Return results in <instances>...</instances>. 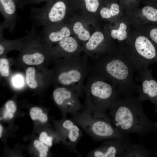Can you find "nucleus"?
I'll use <instances>...</instances> for the list:
<instances>
[{"mask_svg": "<svg viewBox=\"0 0 157 157\" xmlns=\"http://www.w3.org/2000/svg\"><path fill=\"white\" fill-rule=\"evenodd\" d=\"M138 97L131 95L117 100L109 109L108 115L115 127L122 134H137L143 137L156 133V122L146 115Z\"/></svg>", "mask_w": 157, "mask_h": 157, "instance_id": "1", "label": "nucleus"}, {"mask_svg": "<svg viewBox=\"0 0 157 157\" xmlns=\"http://www.w3.org/2000/svg\"><path fill=\"white\" fill-rule=\"evenodd\" d=\"M136 70L130 57L110 56L97 59L90 65L89 72L98 74L113 84L124 97L137 92L138 85L134 78Z\"/></svg>", "mask_w": 157, "mask_h": 157, "instance_id": "2", "label": "nucleus"}, {"mask_svg": "<svg viewBox=\"0 0 157 157\" xmlns=\"http://www.w3.org/2000/svg\"><path fill=\"white\" fill-rule=\"evenodd\" d=\"M53 64L52 83L55 86L70 88L81 96L84 79L89 72L87 58L75 56L56 60Z\"/></svg>", "mask_w": 157, "mask_h": 157, "instance_id": "3", "label": "nucleus"}, {"mask_svg": "<svg viewBox=\"0 0 157 157\" xmlns=\"http://www.w3.org/2000/svg\"><path fill=\"white\" fill-rule=\"evenodd\" d=\"M78 112L71 114L72 119L94 140L129 138L115 127L106 111H93L84 108L81 113Z\"/></svg>", "mask_w": 157, "mask_h": 157, "instance_id": "4", "label": "nucleus"}, {"mask_svg": "<svg viewBox=\"0 0 157 157\" xmlns=\"http://www.w3.org/2000/svg\"><path fill=\"white\" fill-rule=\"evenodd\" d=\"M83 91L85 96L84 108L93 111H106L120 98L113 84L95 74L88 76Z\"/></svg>", "mask_w": 157, "mask_h": 157, "instance_id": "5", "label": "nucleus"}, {"mask_svg": "<svg viewBox=\"0 0 157 157\" xmlns=\"http://www.w3.org/2000/svg\"><path fill=\"white\" fill-rule=\"evenodd\" d=\"M23 47L17 58L23 65L30 66H41L45 62H52L51 49L42 42L40 36L33 27L26 36Z\"/></svg>", "mask_w": 157, "mask_h": 157, "instance_id": "6", "label": "nucleus"}, {"mask_svg": "<svg viewBox=\"0 0 157 157\" xmlns=\"http://www.w3.org/2000/svg\"><path fill=\"white\" fill-rule=\"evenodd\" d=\"M156 46L145 37L140 36L136 39L134 48L138 56L131 61L137 71L157 63Z\"/></svg>", "mask_w": 157, "mask_h": 157, "instance_id": "7", "label": "nucleus"}, {"mask_svg": "<svg viewBox=\"0 0 157 157\" xmlns=\"http://www.w3.org/2000/svg\"><path fill=\"white\" fill-rule=\"evenodd\" d=\"M137 72L136 79L139 83L138 97L142 102L146 100L151 102L155 106L157 113V79L153 76L148 67Z\"/></svg>", "mask_w": 157, "mask_h": 157, "instance_id": "8", "label": "nucleus"}, {"mask_svg": "<svg viewBox=\"0 0 157 157\" xmlns=\"http://www.w3.org/2000/svg\"><path fill=\"white\" fill-rule=\"evenodd\" d=\"M78 94L71 88L63 86H55L53 97L55 103L66 113L78 111L82 106Z\"/></svg>", "mask_w": 157, "mask_h": 157, "instance_id": "9", "label": "nucleus"}, {"mask_svg": "<svg viewBox=\"0 0 157 157\" xmlns=\"http://www.w3.org/2000/svg\"><path fill=\"white\" fill-rule=\"evenodd\" d=\"M129 138L107 140L96 149L90 151L88 157H126Z\"/></svg>", "mask_w": 157, "mask_h": 157, "instance_id": "10", "label": "nucleus"}, {"mask_svg": "<svg viewBox=\"0 0 157 157\" xmlns=\"http://www.w3.org/2000/svg\"><path fill=\"white\" fill-rule=\"evenodd\" d=\"M35 66L27 67L25 70V80L27 86L32 90H36L40 87L48 86L52 83V70L46 71L39 69Z\"/></svg>", "mask_w": 157, "mask_h": 157, "instance_id": "11", "label": "nucleus"}, {"mask_svg": "<svg viewBox=\"0 0 157 157\" xmlns=\"http://www.w3.org/2000/svg\"><path fill=\"white\" fill-rule=\"evenodd\" d=\"M17 7L14 0H0V11L4 19L2 23L5 28L12 33L14 31L17 21Z\"/></svg>", "mask_w": 157, "mask_h": 157, "instance_id": "12", "label": "nucleus"}, {"mask_svg": "<svg viewBox=\"0 0 157 157\" xmlns=\"http://www.w3.org/2000/svg\"><path fill=\"white\" fill-rule=\"evenodd\" d=\"M62 127L69 149L72 152H76V146L82 135L81 130L78 125L71 119L64 120Z\"/></svg>", "mask_w": 157, "mask_h": 157, "instance_id": "13", "label": "nucleus"}, {"mask_svg": "<svg viewBox=\"0 0 157 157\" xmlns=\"http://www.w3.org/2000/svg\"><path fill=\"white\" fill-rule=\"evenodd\" d=\"M78 44L76 40L71 37H68L58 42L56 48H51L53 61L60 58L73 56L78 49Z\"/></svg>", "mask_w": 157, "mask_h": 157, "instance_id": "14", "label": "nucleus"}, {"mask_svg": "<svg viewBox=\"0 0 157 157\" xmlns=\"http://www.w3.org/2000/svg\"><path fill=\"white\" fill-rule=\"evenodd\" d=\"M70 34V30L67 26H62L56 30L51 26H49L43 27L42 35L40 36L44 44L51 49L52 43L59 42L69 37Z\"/></svg>", "mask_w": 157, "mask_h": 157, "instance_id": "15", "label": "nucleus"}, {"mask_svg": "<svg viewBox=\"0 0 157 157\" xmlns=\"http://www.w3.org/2000/svg\"><path fill=\"white\" fill-rule=\"evenodd\" d=\"M3 30V28L0 29V56L6 55L8 52L12 50L20 51L23 47L25 36L13 40L6 39L4 38Z\"/></svg>", "mask_w": 157, "mask_h": 157, "instance_id": "16", "label": "nucleus"}, {"mask_svg": "<svg viewBox=\"0 0 157 157\" xmlns=\"http://www.w3.org/2000/svg\"><path fill=\"white\" fill-rule=\"evenodd\" d=\"M154 153V152L147 149L142 143L133 144L131 142L127 157H149Z\"/></svg>", "mask_w": 157, "mask_h": 157, "instance_id": "17", "label": "nucleus"}, {"mask_svg": "<svg viewBox=\"0 0 157 157\" xmlns=\"http://www.w3.org/2000/svg\"><path fill=\"white\" fill-rule=\"evenodd\" d=\"M104 39V35L101 32L99 31L94 32L85 44V49L90 53L95 52L102 44Z\"/></svg>", "mask_w": 157, "mask_h": 157, "instance_id": "18", "label": "nucleus"}, {"mask_svg": "<svg viewBox=\"0 0 157 157\" xmlns=\"http://www.w3.org/2000/svg\"><path fill=\"white\" fill-rule=\"evenodd\" d=\"M73 30L75 34L77 35L78 38L82 41H86L90 38L89 32L84 28L79 22H77L74 24Z\"/></svg>", "mask_w": 157, "mask_h": 157, "instance_id": "19", "label": "nucleus"}, {"mask_svg": "<svg viewBox=\"0 0 157 157\" xmlns=\"http://www.w3.org/2000/svg\"><path fill=\"white\" fill-rule=\"evenodd\" d=\"M29 114L33 120H38L43 123L45 122L48 120L47 115L43 113L42 109L39 107L32 108L30 110Z\"/></svg>", "mask_w": 157, "mask_h": 157, "instance_id": "20", "label": "nucleus"}, {"mask_svg": "<svg viewBox=\"0 0 157 157\" xmlns=\"http://www.w3.org/2000/svg\"><path fill=\"white\" fill-rule=\"evenodd\" d=\"M127 28V26L124 23H121L117 30L114 29L111 31V36L113 38H117L119 41L124 40L127 37V32L126 31Z\"/></svg>", "mask_w": 157, "mask_h": 157, "instance_id": "21", "label": "nucleus"}, {"mask_svg": "<svg viewBox=\"0 0 157 157\" xmlns=\"http://www.w3.org/2000/svg\"><path fill=\"white\" fill-rule=\"evenodd\" d=\"M0 73L3 77H8L10 74V63L8 58L6 55L0 56Z\"/></svg>", "mask_w": 157, "mask_h": 157, "instance_id": "22", "label": "nucleus"}, {"mask_svg": "<svg viewBox=\"0 0 157 157\" xmlns=\"http://www.w3.org/2000/svg\"><path fill=\"white\" fill-rule=\"evenodd\" d=\"M33 144L35 148L39 151L40 157L47 156L49 149L48 145L38 140H34Z\"/></svg>", "mask_w": 157, "mask_h": 157, "instance_id": "23", "label": "nucleus"}, {"mask_svg": "<svg viewBox=\"0 0 157 157\" xmlns=\"http://www.w3.org/2000/svg\"><path fill=\"white\" fill-rule=\"evenodd\" d=\"M87 9L89 12L94 13L97 10L99 5L98 0H84Z\"/></svg>", "mask_w": 157, "mask_h": 157, "instance_id": "24", "label": "nucleus"}, {"mask_svg": "<svg viewBox=\"0 0 157 157\" xmlns=\"http://www.w3.org/2000/svg\"><path fill=\"white\" fill-rule=\"evenodd\" d=\"M39 140L49 147H51L53 144V137L49 136L47 133L43 131L40 133L39 137Z\"/></svg>", "mask_w": 157, "mask_h": 157, "instance_id": "25", "label": "nucleus"}, {"mask_svg": "<svg viewBox=\"0 0 157 157\" xmlns=\"http://www.w3.org/2000/svg\"><path fill=\"white\" fill-rule=\"evenodd\" d=\"M6 108L8 112L14 113L16 110V106L13 101L11 100H9L6 103Z\"/></svg>", "mask_w": 157, "mask_h": 157, "instance_id": "26", "label": "nucleus"}, {"mask_svg": "<svg viewBox=\"0 0 157 157\" xmlns=\"http://www.w3.org/2000/svg\"><path fill=\"white\" fill-rule=\"evenodd\" d=\"M101 16L104 18H108L111 16V13L109 9L106 7L102 8L100 12Z\"/></svg>", "mask_w": 157, "mask_h": 157, "instance_id": "27", "label": "nucleus"}, {"mask_svg": "<svg viewBox=\"0 0 157 157\" xmlns=\"http://www.w3.org/2000/svg\"><path fill=\"white\" fill-rule=\"evenodd\" d=\"M109 9L113 16L117 15L119 12V6L116 3L112 4Z\"/></svg>", "mask_w": 157, "mask_h": 157, "instance_id": "28", "label": "nucleus"}, {"mask_svg": "<svg viewBox=\"0 0 157 157\" xmlns=\"http://www.w3.org/2000/svg\"><path fill=\"white\" fill-rule=\"evenodd\" d=\"M149 36L152 41L157 45V28H153L151 30Z\"/></svg>", "mask_w": 157, "mask_h": 157, "instance_id": "29", "label": "nucleus"}, {"mask_svg": "<svg viewBox=\"0 0 157 157\" xmlns=\"http://www.w3.org/2000/svg\"><path fill=\"white\" fill-rule=\"evenodd\" d=\"M23 81L21 77L16 76L14 79V83L17 87H19L22 85Z\"/></svg>", "mask_w": 157, "mask_h": 157, "instance_id": "30", "label": "nucleus"}, {"mask_svg": "<svg viewBox=\"0 0 157 157\" xmlns=\"http://www.w3.org/2000/svg\"><path fill=\"white\" fill-rule=\"evenodd\" d=\"M49 0H26L25 1V3L31 4H37L43 2L47 1Z\"/></svg>", "mask_w": 157, "mask_h": 157, "instance_id": "31", "label": "nucleus"}, {"mask_svg": "<svg viewBox=\"0 0 157 157\" xmlns=\"http://www.w3.org/2000/svg\"><path fill=\"white\" fill-rule=\"evenodd\" d=\"M16 3L18 7L22 8L24 5L25 4V1L24 0H14Z\"/></svg>", "mask_w": 157, "mask_h": 157, "instance_id": "32", "label": "nucleus"}, {"mask_svg": "<svg viewBox=\"0 0 157 157\" xmlns=\"http://www.w3.org/2000/svg\"><path fill=\"white\" fill-rule=\"evenodd\" d=\"M3 131V127L1 125V124H0V138H1L2 134V132Z\"/></svg>", "mask_w": 157, "mask_h": 157, "instance_id": "33", "label": "nucleus"}, {"mask_svg": "<svg viewBox=\"0 0 157 157\" xmlns=\"http://www.w3.org/2000/svg\"><path fill=\"white\" fill-rule=\"evenodd\" d=\"M156 133H157V122H156Z\"/></svg>", "mask_w": 157, "mask_h": 157, "instance_id": "34", "label": "nucleus"}, {"mask_svg": "<svg viewBox=\"0 0 157 157\" xmlns=\"http://www.w3.org/2000/svg\"></svg>", "mask_w": 157, "mask_h": 157, "instance_id": "35", "label": "nucleus"}]
</instances>
